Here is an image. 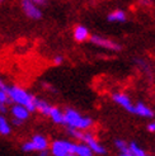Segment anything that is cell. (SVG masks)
<instances>
[{
	"instance_id": "cell-2",
	"label": "cell",
	"mask_w": 155,
	"mask_h": 156,
	"mask_svg": "<svg viewBox=\"0 0 155 156\" xmlns=\"http://www.w3.org/2000/svg\"><path fill=\"white\" fill-rule=\"evenodd\" d=\"M92 118L89 117H81L74 109H67L64 113V124H67V127L76 128V129H87L92 126Z\"/></svg>"
},
{
	"instance_id": "cell-20",
	"label": "cell",
	"mask_w": 155,
	"mask_h": 156,
	"mask_svg": "<svg viewBox=\"0 0 155 156\" xmlns=\"http://www.w3.org/2000/svg\"><path fill=\"white\" fill-rule=\"evenodd\" d=\"M23 151H26V152H31V151H34V146L32 144V141L31 142H26L24 145H23Z\"/></svg>"
},
{
	"instance_id": "cell-19",
	"label": "cell",
	"mask_w": 155,
	"mask_h": 156,
	"mask_svg": "<svg viewBox=\"0 0 155 156\" xmlns=\"http://www.w3.org/2000/svg\"><path fill=\"white\" fill-rule=\"evenodd\" d=\"M6 103H12V99L8 97L5 89H0V104H6Z\"/></svg>"
},
{
	"instance_id": "cell-25",
	"label": "cell",
	"mask_w": 155,
	"mask_h": 156,
	"mask_svg": "<svg viewBox=\"0 0 155 156\" xmlns=\"http://www.w3.org/2000/svg\"><path fill=\"white\" fill-rule=\"evenodd\" d=\"M140 4H142V5H150L151 3H150V0H140Z\"/></svg>"
},
{
	"instance_id": "cell-22",
	"label": "cell",
	"mask_w": 155,
	"mask_h": 156,
	"mask_svg": "<svg viewBox=\"0 0 155 156\" xmlns=\"http://www.w3.org/2000/svg\"><path fill=\"white\" fill-rule=\"evenodd\" d=\"M31 2H33L34 4H37V5H40V6H43V5H46L47 4L50 0H31Z\"/></svg>"
},
{
	"instance_id": "cell-27",
	"label": "cell",
	"mask_w": 155,
	"mask_h": 156,
	"mask_svg": "<svg viewBox=\"0 0 155 156\" xmlns=\"http://www.w3.org/2000/svg\"><path fill=\"white\" fill-rule=\"evenodd\" d=\"M6 88V85L3 83V80L2 79H0V89H5Z\"/></svg>"
},
{
	"instance_id": "cell-13",
	"label": "cell",
	"mask_w": 155,
	"mask_h": 156,
	"mask_svg": "<svg viewBox=\"0 0 155 156\" xmlns=\"http://www.w3.org/2000/svg\"><path fill=\"white\" fill-rule=\"evenodd\" d=\"M51 117V119L55 122V123H59V124H64V113L60 111L59 108H51V112L49 114Z\"/></svg>"
},
{
	"instance_id": "cell-32",
	"label": "cell",
	"mask_w": 155,
	"mask_h": 156,
	"mask_svg": "<svg viewBox=\"0 0 155 156\" xmlns=\"http://www.w3.org/2000/svg\"><path fill=\"white\" fill-rule=\"evenodd\" d=\"M144 156H146V155H144Z\"/></svg>"
},
{
	"instance_id": "cell-17",
	"label": "cell",
	"mask_w": 155,
	"mask_h": 156,
	"mask_svg": "<svg viewBox=\"0 0 155 156\" xmlns=\"http://www.w3.org/2000/svg\"><path fill=\"white\" fill-rule=\"evenodd\" d=\"M128 149H130V154H132L134 156H144V155H145V152H144L135 142L131 144V145L128 146Z\"/></svg>"
},
{
	"instance_id": "cell-4",
	"label": "cell",
	"mask_w": 155,
	"mask_h": 156,
	"mask_svg": "<svg viewBox=\"0 0 155 156\" xmlns=\"http://www.w3.org/2000/svg\"><path fill=\"white\" fill-rule=\"evenodd\" d=\"M20 8L23 14L32 20H40L43 15L41 6L31 2V0H20Z\"/></svg>"
},
{
	"instance_id": "cell-30",
	"label": "cell",
	"mask_w": 155,
	"mask_h": 156,
	"mask_svg": "<svg viewBox=\"0 0 155 156\" xmlns=\"http://www.w3.org/2000/svg\"><path fill=\"white\" fill-rule=\"evenodd\" d=\"M6 3V0H0V5H3V4H5Z\"/></svg>"
},
{
	"instance_id": "cell-28",
	"label": "cell",
	"mask_w": 155,
	"mask_h": 156,
	"mask_svg": "<svg viewBox=\"0 0 155 156\" xmlns=\"http://www.w3.org/2000/svg\"><path fill=\"white\" fill-rule=\"evenodd\" d=\"M40 156H47V150H43V151H40Z\"/></svg>"
},
{
	"instance_id": "cell-16",
	"label": "cell",
	"mask_w": 155,
	"mask_h": 156,
	"mask_svg": "<svg viewBox=\"0 0 155 156\" xmlns=\"http://www.w3.org/2000/svg\"><path fill=\"white\" fill-rule=\"evenodd\" d=\"M10 131H12V128L9 126V123H8V121L3 115H0V135L6 136V135L10 133Z\"/></svg>"
},
{
	"instance_id": "cell-10",
	"label": "cell",
	"mask_w": 155,
	"mask_h": 156,
	"mask_svg": "<svg viewBox=\"0 0 155 156\" xmlns=\"http://www.w3.org/2000/svg\"><path fill=\"white\" fill-rule=\"evenodd\" d=\"M12 113L14 115V118H18L20 121H26L28 117H29V111L24 107V105H20V104H17L12 108Z\"/></svg>"
},
{
	"instance_id": "cell-8",
	"label": "cell",
	"mask_w": 155,
	"mask_h": 156,
	"mask_svg": "<svg viewBox=\"0 0 155 156\" xmlns=\"http://www.w3.org/2000/svg\"><path fill=\"white\" fill-rule=\"evenodd\" d=\"M112 98H113V100L117 104H120L121 107H123L126 109L127 112H130V113H134V104L131 103V100H130V98L126 95V94H121V93H116V94H113L112 95Z\"/></svg>"
},
{
	"instance_id": "cell-7",
	"label": "cell",
	"mask_w": 155,
	"mask_h": 156,
	"mask_svg": "<svg viewBox=\"0 0 155 156\" xmlns=\"http://www.w3.org/2000/svg\"><path fill=\"white\" fill-rule=\"evenodd\" d=\"M73 37H74V40L76 42H79V43L88 41L89 37H90L89 29L83 24H78V26H75V28L73 30Z\"/></svg>"
},
{
	"instance_id": "cell-26",
	"label": "cell",
	"mask_w": 155,
	"mask_h": 156,
	"mask_svg": "<svg viewBox=\"0 0 155 156\" xmlns=\"http://www.w3.org/2000/svg\"><path fill=\"white\" fill-rule=\"evenodd\" d=\"M0 112H2V113H5L6 112V108H5L4 104H0Z\"/></svg>"
},
{
	"instance_id": "cell-29",
	"label": "cell",
	"mask_w": 155,
	"mask_h": 156,
	"mask_svg": "<svg viewBox=\"0 0 155 156\" xmlns=\"http://www.w3.org/2000/svg\"><path fill=\"white\" fill-rule=\"evenodd\" d=\"M121 156H134L132 154H121Z\"/></svg>"
},
{
	"instance_id": "cell-6",
	"label": "cell",
	"mask_w": 155,
	"mask_h": 156,
	"mask_svg": "<svg viewBox=\"0 0 155 156\" xmlns=\"http://www.w3.org/2000/svg\"><path fill=\"white\" fill-rule=\"evenodd\" d=\"M76 144L67 141H55L52 144L51 151L53 156H66L67 154H75Z\"/></svg>"
},
{
	"instance_id": "cell-23",
	"label": "cell",
	"mask_w": 155,
	"mask_h": 156,
	"mask_svg": "<svg viewBox=\"0 0 155 156\" xmlns=\"http://www.w3.org/2000/svg\"><path fill=\"white\" fill-rule=\"evenodd\" d=\"M148 131L149 132H155V122H151L148 126Z\"/></svg>"
},
{
	"instance_id": "cell-18",
	"label": "cell",
	"mask_w": 155,
	"mask_h": 156,
	"mask_svg": "<svg viewBox=\"0 0 155 156\" xmlns=\"http://www.w3.org/2000/svg\"><path fill=\"white\" fill-rule=\"evenodd\" d=\"M114 145L117 146V149H118L122 154H130V149H128V146L126 145L125 141H122V140H116Z\"/></svg>"
},
{
	"instance_id": "cell-3",
	"label": "cell",
	"mask_w": 155,
	"mask_h": 156,
	"mask_svg": "<svg viewBox=\"0 0 155 156\" xmlns=\"http://www.w3.org/2000/svg\"><path fill=\"white\" fill-rule=\"evenodd\" d=\"M69 133H70L73 137L83 141L85 145H88L93 152H96L98 155H104L107 152V150L104 149L102 145H99L97 142V140L94 138V136H93L92 133H83V132H80V129L70 128V127H69Z\"/></svg>"
},
{
	"instance_id": "cell-5",
	"label": "cell",
	"mask_w": 155,
	"mask_h": 156,
	"mask_svg": "<svg viewBox=\"0 0 155 156\" xmlns=\"http://www.w3.org/2000/svg\"><path fill=\"white\" fill-rule=\"evenodd\" d=\"M89 40L93 44L98 46L100 48H104V50H108V51H121L122 46L117 42H114L110 38H106V37H102V36H90Z\"/></svg>"
},
{
	"instance_id": "cell-12",
	"label": "cell",
	"mask_w": 155,
	"mask_h": 156,
	"mask_svg": "<svg viewBox=\"0 0 155 156\" xmlns=\"http://www.w3.org/2000/svg\"><path fill=\"white\" fill-rule=\"evenodd\" d=\"M32 144L34 146V151H43V150H47L49 147V142L43 136L41 135H36L32 138Z\"/></svg>"
},
{
	"instance_id": "cell-15",
	"label": "cell",
	"mask_w": 155,
	"mask_h": 156,
	"mask_svg": "<svg viewBox=\"0 0 155 156\" xmlns=\"http://www.w3.org/2000/svg\"><path fill=\"white\" fill-rule=\"evenodd\" d=\"M51 105L49 103L43 102V100H40V99H36V109L37 111H40L42 114L45 115H49L50 112H51Z\"/></svg>"
},
{
	"instance_id": "cell-1",
	"label": "cell",
	"mask_w": 155,
	"mask_h": 156,
	"mask_svg": "<svg viewBox=\"0 0 155 156\" xmlns=\"http://www.w3.org/2000/svg\"><path fill=\"white\" fill-rule=\"evenodd\" d=\"M5 91L8 97L12 99V102L24 105L29 112H34L36 111V98L27 93L24 89L18 88V87H6Z\"/></svg>"
},
{
	"instance_id": "cell-11",
	"label": "cell",
	"mask_w": 155,
	"mask_h": 156,
	"mask_svg": "<svg viewBox=\"0 0 155 156\" xmlns=\"http://www.w3.org/2000/svg\"><path fill=\"white\" fill-rule=\"evenodd\" d=\"M134 113L140 115V117H145V118H153L154 117V112L149 107H146L142 103H139V104L134 105Z\"/></svg>"
},
{
	"instance_id": "cell-31",
	"label": "cell",
	"mask_w": 155,
	"mask_h": 156,
	"mask_svg": "<svg viewBox=\"0 0 155 156\" xmlns=\"http://www.w3.org/2000/svg\"><path fill=\"white\" fill-rule=\"evenodd\" d=\"M66 156H78V155H76V154H67Z\"/></svg>"
},
{
	"instance_id": "cell-14",
	"label": "cell",
	"mask_w": 155,
	"mask_h": 156,
	"mask_svg": "<svg viewBox=\"0 0 155 156\" xmlns=\"http://www.w3.org/2000/svg\"><path fill=\"white\" fill-rule=\"evenodd\" d=\"M75 154L78 156H93V151L90 150V147L85 144L76 145L75 147Z\"/></svg>"
},
{
	"instance_id": "cell-24",
	"label": "cell",
	"mask_w": 155,
	"mask_h": 156,
	"mask_svg": "<svg viewBox=\"0 0 155 156\" xmlns=\"http://www.w3.org/2000/svg\"><path fill=\"white\" fill-rule=\"evenodd\" d=\"M22 123H23V121L18 119V118H14V119H13V124H15V126H20Z\"/></svg>"
},
{
	"instance_id": "cell-9",
	"label": "cell",
	"mask_w": 155,
	"mask_h": 156,
	"mask_svg": "<svg viewBox=\"0 0 155 156\" xmlns=\"http://www.w3.org/2000/svg\"><path fill=\"white\" fill-rule=\"evenodd\" d=\"M107 20L111 23H123L127 20V14L121 9H114L107 15Z\"/></svg>"
},
{
	"instance_id": "cell-21",
	"label": "cell",
	"mask_w": 155,
	"mask_h": 156,
	"mask_svg": "<svg viewBox=\"0 0 155 156\" xmlns=\"http://www.w3.org/2000/svg\"><path fill=\"white\" fill-rule=\"evenodd\" d=\"M63 62H64V57H63V56H60V55H57V56L53 57V64H55L56 66L61 65Z\"/></svg>"
}]
</instances>
